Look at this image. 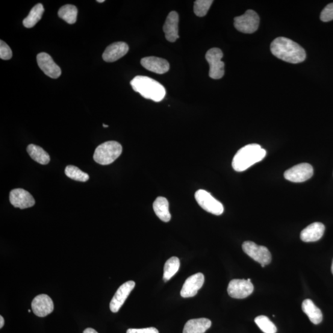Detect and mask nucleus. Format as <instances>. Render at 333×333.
<instances>
[{
    "instance_id": "9b49d317",
    "label": "nucleus",
    "mask_w": 333,
    "mask_h": 333,
    "mask_svg": "<svg viewBox=\"0 0 333 333\" xmlns=\"http://www.w3.org/2000/svg\"><path fill=\"white\" fill-rule=\"evenodd\" d=\"M10 201L14 208L24 209L34 206L35 203L34 197L28 191L17 188L10 193Z\"/></svg>"
},
{
    "instance_id": "a878e982",
    "label": "nucleus",
    "mask_w": 333,
    "mask_h": 333,
    "mask_svg": "<svg viewBox=\"0 0 333 333\" xmlns=\"http://www.w3.org/2000/svg\"><path fill=\"white\" fill-rule=\"evenodd\" d=\"M181 262L176 257L171 258L168 260L164 265L163 279L165 282L169 281L173 276L177 273Z\"/></svg>"
},
{
    "instance_id": "72a5a7b5",
    "label": "nucleus",
    "mask_w": 333,
    "mask_h": 333,
    "mask_svg": "<svg viewBox=\"0 0 333 333\" xmlns=\"http://www.w3.org/2000/svg\"><path fill=\"white\" fill-rule=\"evenodd\" d=\"M4 324H5L4 318L1 315V316H0V328H2L3 327H4Z\"/></svg>"
},
{
    "instance_id": "9d476101",
    "label": "nucleus",
    "mask_w": 333,
    "mask_h": 333,
    "mask_svg": "<svg viewBox=\"0 0 333 333\" xmlns=\"http://www.w3.org/2000/svg\"><path fill=\"white\" fill-rule=\"evenodd\" d=\"M229 296L235 299H244L254 291V286L247 279H233L228 285Z\"/></svg>"
},
{
    "instance_id": "39448f33",
    "label": "nucleus",
    "mask_w": 333,
    "mask_h": 333,
    "mask_svg": "<svg viewBox=\"0 0 333 333\" xmlns=\"http://www.w3.org/2000/svg\"><path fill=\"white\" fill-rule=\"evenodd\" d=\"M234 25L244 34H252L258 30L260 18L254 11L247 10L243 15L235 17Z\"/></svg>"
},
{
    "instance_id": "f03ea898",
    "label": "nucleus",
    "mask_w": 333,
    "mask_h": 333,
    "mask_svg": "<svg viewBox=\"0 0 333 333\" xmlns=\"http://www.w3.org/2000/svg\"><path fill=\"white\" fill-rule=\"evenodd\" d=\"M267 155L265 150L258 144H250L237 152L232 161V167L237 172H243L259 163Z\"/></svg>"
},
{
    "instance_id": "6ab92c4d",
    "label": "nucleus",
    "mask_w": 333,
    "mask_h": 333,
    "mask_svg": "<svg viewBox=\"0 0 333 333\" xmlns=\"http://www.w3.org/2000/svg\"><path fill=\"white\" fill-rule=\"evenodd\" d=\"M325 226L320 222L311 224L300 233V239L303 242H315L322 238Z\"/></svg>"
},
{
    "instance_id": "c85d7f7f",
    "label": "nucleus",
    "mask_w": 333,
    "mask_h": 333,
    "mask_svg": "<svg viewBox=\"0 0 333 333\" xmlns=\"http://www.w3.org/2000/svg\"><path fill=\"white\" fill-rule=\"evenodd\" d=\"M214 1L212 0H197L194 2V14L198 17H204L207 14Z\"/></svg>"
},
{
    "instance_id": "7c9ffc66",
    "label": "nucleus",
    "mask_w": 333,
    "mask_h": 333,
    "mask_svg": "<svg viewBox=\"0 0 333 333\" xmlns=\"http://www.w3.org/2000/svg\"><path fill=\"white\" fill-rule=\"evenodd\" d=\"M320 19L327 22L333 20V3L326 6L321 13Z\"/></svg>"
},
{
    "instance_id": "f8f14e48",
    "label": "nucleus",
    "mask_w": 333,
    "mask_h": 333,
    "mask_svg": "<svg viewBox=\"0 0 333 333\" xmlns=\"http://www.w3.org/2000/svg\"><path fill=\"white\" fill-rule=\"evenodd\" d=\"M38 66L47 76L52 79H58L61 75L60 67L53 61L51 56L46 53H40L37 55Z\"/></svg>"
},
{
    "instance_id": "f257e3e1",
    "label": "nucleus",
    "mask_w": 333,
    "mask_h": 333,
    "mask_svg": "<svg viewBox=\"0 0 333 333\" xmlns=\"http://www.w3.org/2000/svg\"><path fill=\"white\" fill-rule=\"evenodd\" d=\"M270 50L275 57L289 63H302L306 58L304 49L285 37H278L274 40L271 43Z\"/></svg>"
},
{
    "instance_id": "bb28decb",
    "label": "nucleus",
    "mask_w": 333,
    "mask_h": 333,
    "mask_svg": "<svg viewBox=\"0 0 333 333\" xmlns=\"http://www.w3.org/2000/svg\"><path fill=\"white\" fill-rule=\"evenodd\" d=\"M65 173L67 176L73 181L86 182L89 180V175L87 173L84 172L74 166H67L65 169Z\"/></svg>"
},
{
    "instance_id": "c756f323",
    "label": "nucleus",
    "mask_w": 333,
    "mask_h": 333,
    "mask_svg": "<svg viewBox=\"0 0 333 333\" xmlns=\"http://www.w3.org/2000/svg\"><path fill=\"white\" fill-rule=\"evenodd\" d=\"M12 57H13V52L10 46L4 41H0V58L4 60H9Z\"/></svg>"
},
{
    "instance_id": "4468645a",
    "label": "nucleus",
    "mask_w": 333,
    "mask_h": 333,
    "mask_svg": "<svg viewBox=\"0 0 333 333\" xmlns=\"http://www.w3.org/2000/svg\"><path fill=\"white\" fill-rule=\"evenodd\" d=\"M32 309L34 314L39 317H45L54 310V303L46 294H40L32 302Z\"/></svg>"
},
{
    "instance_id": "0eeeda50",
    "label": "nucleus",
    "mask_w": 333,
    "mask_h": 333,
    "mask_svg": "<svg viewBox=\"0 0 333 333\" xmlns=\"http://www.w3.org/2000/svg\"><path fill=\"white\" fill-rule=\"evenodd\" d=\"M195 199L198 204L209 213L220 216L224 208L222 203L215 199L210 193L204 190H199L195 193Z\"/></svg>"
},
{
    "instance_id": "b1692460",
    "label": "nucleus",
    "mask_w": 333,
    "mask_h": 333,
    "mask_svg": "<svg viewBox=\"0 0 333 333\" xmlns=\"http://www.w3.org/2000/svg\"><path fill=\"white\" fill-rule=\"evenodd\" d=\"M44 11L42 4H38L32 8L29 15L23 20V24L26 28H32L42 19Z\"/></svg>"
},
{
    "instance_id": "4c0bfd02",
    "label": "nucleus",
    "mask_w": 333,
    "mask_h": 333,
    "mask_svg": "<svg viewBox=\"0 0 333 333\" xmlns=\"http://www.w3.org/2000/svg\"><path fill=\"white\" fill-rule=\"evenodd\" d=\"M265 266V265H264V264H261V267H262V268H264Z\"/></svg>"
},
{
    "instance_id": "a211bd4d",
    "label": "nucleus",
    "mask_w": 333,
    "mask_h": 333,
    "mask_svg": "<svg viewBox=\"0 0 333 333\" xmlns=\"http://www.w3.org/2000/svg\"><path fill=\"white\" fill-rule=\"evenodd\" d=\"M141 64L146 69L158 74H163L169 71L170 69V64L167 60L155 57L143 58L141 60Z\"/></svg>"
},
{
    "instance_id": "f704fd0d",
    "label": "nucleus",
    "mask_w": 333,
    "mask_h": 333,
    "mask_svg": "<svg viewBox=\"0 0 333 333\" xmlns=\"http://www.w3.org/2000/svg\"><path fill=\"white\" fill-rule=\"evenodd\" d=\"M96 2L98 3H103L105 2V0H97Z\"/></svg>"
},
{
    "instance_id": "dca6fc26",
    "label": "nucleus",
    "mask_w": 333,
    "mask_h": 333,
    "mask_svg": "<svg viewBox=\"0 0 333 333\" xmlns=\"http://www.w3.org/2000/svg\"><path fill=\"white\" fill-rule=\"evenodd\" d=\"M129 49V46L125 42L114 43L108 46L103 53V60L108 63H113L124 57L128 53Z\"/></svg>"
},
{
    "instance_id": "58836bf2",
    "label": "nucleus",
    "mask_w": 333,
    "mask_h": 333,
    "mask_svg": "<svg viewBox=\"0 0 333 333\" xmlns=\"http://www.w3.org/2000/svg\"><path fill=\"white\" fill-rule=\"evenodd\" d=\"M28 312H29V313H31V310H29V311H28Z\"/></svg>"
},
{
    "instance_id": "20e7f679",
    "label": "nucleus",
    "mask_w": 333,
    "mask_h": 333,
    "mask_svg": "<svg viewBox=\"0 0 333 333\" xmlns=\"http://www.w3.org/2000/svg\"><path fill=\"white\" fill-rule=\"evenodd\" d=\"M121 144L115 141H106L97 147L93 159L96 163L106 166L114 163L122 154Z\"/></svg>"
},
{
    "instance_id": "ddd939ff",
    "label": "nucleus",
    "mask_w": 333,
    "mask_h": 333,
    "mask_svg": "<svg viewBox=\"0 0 333 333\" xmlns=\"http://www.w3.org/2000/svg\"><path fill=\"white\" fill-rule=\"evenodd\" d=\"M135 287V283L134 281H129L120 286L113 299H111L110 302L111 312L116 313L120 310Z\"/></svg>"
},
{
    "instance_id": "5701e85b",
    "label": "nucleus",
    "mask_w": 333,
    "mask_h": 333,
    "mask_svg": "<svg viewBox=\"0 0 333 333\" xmlns=\"http://www.w3.org/2000/svg\"><path fill=\"white\" fill-rule=\"evenodd\" d=\"M27 151L31 158L37 163L42 165H46L49 163V155L40 146L33 144H29Z\"/></svg>"
},
{
    "instance_id": "e433bc0d",
    "label": "nucleus",
    "mask_w": 333,
    "mask_h": 333,
    "mask_svg": "<svg viewBox=\"0 0 333 333\" xmlns=\"http://www.w3.org/2000/svg\"><path fill=\"white\" fill-rule=\"evenodd\" d=\"M103 126H104L105 128H108V126H109L108 125H105V124H103Z\"/></svg>"
},
{
    "instance_id": "412c9836",
    "label": "nucleus",
    "mask_w": 333,
    "mask_h": 333,
    "mask_svg": "<svg viewBox=\"0 0 333 333\" xmlns=\"http://www.w3.org/2000/svg\"><path fill=\"white\" fill-rule=\"evenodd\" d=\"M303 312L308 315L309 320L315 325H318L322 322L323 315L322 311L314 304L311 299L303 300L302 304Z\"/></svg>"
},
{
    "instance_id": "2f4dec72",
    "label": "nucleus",
    "mask_w": 333,
    "mask_h": 333,
    "mask_svg": "<svg viewBox=\"0 0 333 333\" xmlns=\"http://www.w3.org/2000/svg\"><path fill=\"white\" fill-rule=\"evenodd\" d=\"M126 333H159V331L154 327L141 329H129Z\"/></svg>"
},
{
    "instance_id": "f3484780",
    "label": "nucleus",
    "mask_w": 333,
    "mask_h": 333,
    "mask_svg": "<svg viewBox=\"0 0 333 333\" xmlns=\"http://www.w3.org/2000/svg\"><path fill=\"white\" fill-rule=\"evenodd\" d=\"M178 22V13L175 11L170 12L163 27L165 36L170 42H175L179 38Z\"/></svg>"
},
{
    "instance_id": "4be33fe9",
    "label": "nucleus",
    "mask_w": 333,
    "mask_h": 333,
    "mask_svg": "<svg viewBox=\"0 0 333 333\" xmlns=\"http://www.w3.org/2000/svg\"><path fill=\"white\" fill-rule=\"evenodd\" d=\"M169 208V202L164 197H158L153 203V209L156 216L164 222H169L171 219Z\"/></svg>"
},
{
    "instance_id": "473e14b6",
    "label": "nucleus",
    "mask_w": 333,
    "mask_h": 333,
    "mask_svg": "<svg viewBox=\"0 0 333 333\" xmlns=\"http://www.w3.org/2000/svg\"><path fill=\"white\" fill-rule=\"evenodd\" d=\"M83 333H98V332H97L96 330L93 328H88L85 329Z\"/></svg>"
},
{
    "instance_id": "1a4fd4ad",
    "label": "nucleus",
    "mask_w": 333,
    "mask_h": 333,
    "mask_svg": "<svg viewBox=\"0 0 333 333\" xmlns=\"http://www.w3.org/2000/svg\"><path fill=\"white\" fill-rule=\"evenodd\" d=\"M314 174V169L311 164L302 163L285 171L284 176L287 181L301 183L308 181Z\"/></svg>"
},
{
    "instance_id": "2eb2a0df",
    "label": "nucleus",
    "mask_w": 333,
    "mask_h": 333,
    "mask_svg": "<svg viewBox=\"0 0 333 333\" xmlns=\"http://www.w3.org/2000/svg\"><path fill=\"white\" fill-rule=\"evenodd\" d=\"M204 283V276L201 273H197L191 276L185 281L183 286L181 294L184 298L196 296L197 291L202 287Z\"/></svg>"
},
{
    "instance_id": "423d86ee",
    "label": "nucleus",
    "mask_w": 333,
    "mask_h": 333,
    "mask_svg": "<svg viewBox=\"0 0 333 333\" xmlns=\"http://www.w3.org/2000/svg\"><path fill=\"white\" fill-rule=\"evenodd\" d=\"M222 58L223 53L219 48H211L206 53V59L210 66L209 76L211 78L220 79L223 78L225 73V64L222 61Z\"/></svg>"
},
{
    "instance_id": "7ed1b4c3",
    "label": "nucleus",
    "mask_w": 333,
    "mask_h": 333,
    "mask_svg": "<svg viewBox=\"0 0 333 333\" xmlns=\"http://www.w3.org/2000/svg\"><path fill=\"white\" fill-rule=\"evenodd\" d=\"M133 89L143 98L156 102L161 101L166 95L163 85L147 76L138 75L131 82Z\"/></svg>"
},
{
    "instance_id": "6e6552de",
    "label": "nucleus",
    "mask_w": 333,
    "mask_h": 333,
    "mask_svg": "<svg viewBox=\"0 0 333 333\" xmlns=\"http://www.w3.org/2000/svg\"><path fill=\"white\" fill-rule=\"evenodd\" d=\"M242 247L247 255L259 264L266 265L272 261L271 253L266 247L259 246L252 241H245Z\"/></svg>"
},
{
    "instance_id": "393cba45",
    "label": "nucleus",
    "mask_w": 333,
    "mask_h": 333,
    "mask_svg": "<svg viewBox=\"0 0 333 333\" xmlns=\"http://www.w3.org/2000/svg\"><path fill=\"white\" fill-rule=\"evenodd\" d=\"M78 10L75 6L67 5L61 7L58 11V16L69 24L76 22Z\"/></svg>"
},
{
    "instance_id": "aec40b11",
    "label": "nucleus",
    "mask_w": 333,
    "mask_h": 333,
    "mask_svg": "<svg viewBox=\"0 0 333 333\" xmlns=\"http://www.w3.org/2000/svg\"><path fill=\"white\" fill-rule=\"evenodd\" d=\"M211 325V321L208 318L190 320L185 324L183 333H204Z\"/></svg>"
},
{
    "instance_id": "c9c22d12",
    "label": "nucleus",
    "mask_w": 333,
    "mask_h": 333,
    "mask_svg": "<svg viewBox=\"0 0 333 333\" xmlns=\"http://www.w3.org/2000/svg\"><path fill=\"white\" fill-rule=\"evenodd\" d=\"M331 272L333 274V261H332V266H331Z\"/></svg>"
},
{
    "instance_id": "cd10ccee",
    "label": "nucleus",
    "mask_w": 333,
    "mask_h": 333,
    "mask_svg": "<svg viewBox=\"0 0 333 333\" xmlns=\"http://www.w3.org/2000/svg\"><path fill=\"white\" fill-rule=\"evenodd\" d=\"M255 323L264 333H276L277 328L275 324L269 318L260 315L255 318Z\"/></svg>"
}]
</instances>
